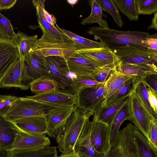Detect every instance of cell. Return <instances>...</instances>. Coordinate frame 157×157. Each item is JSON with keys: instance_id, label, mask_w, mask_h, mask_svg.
Wrapping results in <instances>:
<instances>
[{"instance_id": "obj_35", "label": "cell", "mask_w": 157, "mask_h": 157, "mask_svg": "<svg viewBox=\"0 0 157 157\" xmlns=\"http://www.w3.org/2000/svg\"><path fill=\"white\" fill-rule=\"evenodd\" d=\"M134 92L142 104L153 117L157 119L156 114L150 106L146 86L140 81L137 84Z\"/></svg>"}, {"instance_id": "obj_23", "label": "cell", "mask_w": 157, "mask_h": 157, "mask_svg": "<svg viewBox=\"0 0 157 157\" xmlns=\"http://www.w3.org/2000/svg\"><path fill=\"white\" fill-rule=\"evenodd\" d=\"M45 0H33L32 1L35 7L39 27L41 30H43L49 36L55 38L62 39L64 35L59 31L55 26L50 24L45 19L44 13L45 9Z\"/></svg>"}, {"instance_id": "obj_32", "label": "cell", "mask_w": 157, "mask_h": 157, "mask_svg": "<svg viewBox=\"0 0 157 157\" xmlns=\"http://www.w3.org/2000/svg\"><path fill=\"white\" fill-rule=\"evenodd\" d=\"M133 134L140 157H157V150L152 147L147 138L135 126Z\"/></svg>"}, {"instance_id": "obj_14", "label": "cell", "mask_w": 157, "mask_h": 157, "mask_svg": "<svg viewBox=\"0 0 157 157\" xmlns=\"http://www.w3.org/2000/svg\"><path fill=\"white\" fill-rule=\"evenodd\" d=\"M88 118L75 145L74 150L78 157H104L103 154L98 152L94 148L90 138L92 121Z\"/></svg>"}, {"instance_id": "obj_36", "label": "cell", "mask_w": 157, "mask_h": 157, "mask_svg": "<svg viewBox=\"0 0 157 157\" xmlns=\"http://www.w3.org/2000/svg\"><path fill=\"white\" fill-rule=\"evenodd\" d=\"M100 5L102 10L110 14L117 25L121 27L124 23L119 10L113 0H97Z\"/></svg>"}, {"instance_id": "obj_43", "label": "cell", "mask_w": 157, "mask_h": 157, "mask_svg": "<svg viewBox=\"0 0 157 157\" xmlns=\"http://www.w3.org/2000/svg\"><path fill=\"white\" fill-rule=\"evenodd\" d=\"M140 80L148 88L157 93V74H151L140 77Z\"/></svg>"}, {"instance_id": "obj_39", "label": "cell", "mask_w": 157, "mask_h": 157, "mask_svg": "<svg viewBox=\"0 0 157 157\" xmlns=\"http://www.w3.org/2000/svg\"><path fill=\"white\" fill-rule=\"evenodd\" d=\"M16 36L10 21L0 13V37L14 40Z\"/></svg>"}, {"instance_id": "obj_50", "label": "cell", "mask_w": 157, "mask_h": 157, "mask_svg": "<svg viewBox=\"0 0 157 157\" xmlns=\"http://www.w3.org/2000/svg\"><path fill=\"white\" fill-rule=\"evenodd\" d=\"M78 1V0H67V2L72 6L75 5Z\"/></svg>"}, {"instance_id": "obj_33", "label": "cell", "mask_w": 157, "mask_h": 157, "mask_svg": "<svg viewBox=\"0 0 157 157\" xmlns=\"http://www.w3.org/2000/svg\"><path fill=\"white\" fill-rule=\"evenodd\" d=\"M57 86L52 78L43 77L32 81L30 84V88L33 93L38 94L56 90Z\"/></svg>"}, {"instance_id": "obj_21", "label": "cell", "mask_w": 157, "mask_h": 157, "mask_svg": "<svg viewBox=\"0 0 157 157\" xmlns=\"http://www.w3.org/2000/svg\"><path fill=\"white\" fill-rule=\"evenodd\" d=\"M130 96L123 98L108 106H103L94 114L92 121L102 123L109 126L121 108L129 100Z\"/></svg>"}, {"instance_id": "obj_12", "label": "cell", "mask_w": 157, "mask_h": 157, "mask_svg": "<svg viewBox=\"0 0 157 157\" xmlns=\"http://www.w3.org/2000/svg\"><path fill=\"white\" fill-rule=\"evenodd\" d=\"M19 59L14 40L0 37V88L2 79Z\"/></svg>"}, {"instance_id": "obj_18", "label": "cell", "mask_w": 157, "mask_h": 157, "mask_svg": "<svg viewBox=\"0 0 157 157\" xmlns=\"http://www.w3.org/2000/svg\"><path fill=\"white\" fill-rule=\"evenodd\" d=\"M10 121L17 129L24 132L40 135L47 132V123L45 116L26 117Z\"/></svg>"}, {"instance_id": "obj_40", "label": "cell", "mask_w": 157, "mask_h": 157, "mask_svg": "<svg viewBox=\"0 0 157 157\" xmlns=\"http://www.w3.org/2000/svg\"><path fill=\"white\" fill-rule=\"evenodd\" d=\"M17 98L10 95L0 94V116L4 117Z\"/></svg>"}, {"instance_id": "obj_9", "label": "cell", "mask_w": 157, "mask_h": 157, "mask_svg": "<svg viewBox=\"0 0 157 157\" xmlns=\"http://www.w3.org/2000/svg\"><path fill=\"white\" fill-rule=\"evenodd\" d=\"M45 58L33 52L28 58L24 59L22 73L23 90L30 88V83L39 78L46 77L52 79L46 64Z\"/></svg>"}, {"instance_id": "obj_29", "label": "cell", "mask_w": 157, "mask_h": 157, "mask_svg": "<svg viewBox=\"0 0 157 157\" xmlns=\"http://www.w3.org/2000/svg\"><path fill=\"white\" fill-rule=\"evenodd\" d=\"M116 67V69L122 73L139 77L151 74H157V70L151 68L124 63L119 60Z\"/></svg>"}, {"instance_id": "obj_11", "label": "cell", "mask_w": 157, "mask_h": 157, "mask_svg": "<svg viewBox=\"0 0 157 157\" xmlns=\"http://www.w3.org/2000/svg\"><path fill=\"white\" fill-rule=\"evenodd\" d=\"M75 52L99 68L115 66L119 59L112 50L105 46L76 50Z\"/></svg>"}, {"instance_id": "obj_34", "label": "cell", "mask_w": 157, "mask_h": 157, "mask_svg": "<svg viewBox=\"0 0 157 157\" xmlns=\"http://www.w3.org/2000/svg\"><path fill=\"white\" fill-rule=\"evenodd\" d=\"M115 5L122 13L130 21H138L139 14L136 0H113Z\"/></svg>"}, {"instance_id": "obj_24", "label": "cell", "mask_w": 157, "mask_h": 157, "mask_svg": "<svg viewBox=\"0 0 157 157\" xmlns=\"http://www.w3.org/2000/svg\"><path fill=\"white\" fill-rule=\"evenodd\" d=\"M14 40L20 58L24 59L29 57L33 53L34 47L38 41V36H29L25 33L18 32L16 33Z\"/></svg>"}, {"instance_id": "obj_44", "label": "cell", "mask_w": 157, "mask_h": 157, "mask_svg": "<svg viewBox=\"0 0 157 157\" xmlns=\"http://www.w3.org/2000/svg\"><path fill=\"white\" fill-rule=\"evenodd\" d=\"M147 49L151 52L157 54V34H150L145 40Z\"/></svg>"}, {"instance_id": "obj_17", "label": "cell", "mask_w": 157, "mask_h": 157, "mask_svg": "<svg viewBox=\"0 0 157 157\" xmlns=\"http://www.w3.org/2000/svg\"><path fill=\"white\" fill-rule=\"evenodd\" d=\"M66 60L70 72L74 74L75 76L88 77L92 78L101 68L75 52Z\"/></svg>"}, {"instance_id": "obj_2", "label": "cell", "mask_w": 157, "mask_h": 157, "mask_svg": "<svg viewBox=\"0 0 157 157\" xmlns=\"http://www.w3.org/2000/svg\"><path fill=\"white\" fill-rule=\"evenodd\" d=\"M91 116L75 106L55 137L60 152L67 154L74 151L75 143L85 122Z\"/></svg>"}, {"instance_id": "obj_6", "label": "cell", "mask_w": 157, "mask_h": 157, "mask_svg": "<svg viewBox=\"0 0 157 157\" xmlns=\"http://www.w3.org/2000/svg\"><path fill=\"white\" fill-rule=\"evenodd\" d=\"M113 51L122 62L157 70V54L151 52L147 48L130 45L119 48Z\"/></svg>"}, {"instance_id": "obj_25", "label": "cell", "mask_w": 157, "mask_h": 157, "mask_svg": "<svg viewBox=\"0 0 157 157\" xmlns=\"http://www.w3.org/2000/svg\"><path fill=\"white\" fill-rule=\"evenodd\" d=\"M140 81V77L135 76L118 88L107 97L103 106H108L113 103L134 93L137 84Z\"/></svg>"}, {"instance_id": "obj_8", "label": "cell", "mask_w": 157, "mask_h": 157, "mask_svg": "<svg viewBox=\"0 0 157 157\" xmlns=\"http://www.w3.org/2000/svg\"><path fill=\"white\" fill-rule=\"evenodd\" d=\"M45 61L51 78L57 84L56 90L75 94L66 59L60 56H50L46 57Z\"/></svg>"}, {"instance_id": "obj_47", "label": "cell", "mask_w": 157, "mask_h": 157, "mask_svg": "<svg viewBox=\"0 0 157 157\" xmlns=\"http://www.w3.org/2000/svg\"><path fill=\"white\" fill-rule=\"evenodd\" d=\"M44 13L47 21L51 25L55 26V25L56 24V19L54 16L49 13L45 9L44 10Z\"/></svg>"}, {"instance_id": "obj_31", "label": "cell", "mask_w": 157, "mask_h": 157, "mask_svg": "<svg viewBox=\"0 0 157 157\" xmlns=\"http://www.w3.org/2000/svg\"><path fill=\"white\" fill-rule=\"evenodd\" d=\"M88 2L91 8V12L88 17L82 20L81 24L85 25L90 23H97L100 27L109 28L107 21L102 17V10L97 0H89Z\"/></svg>"}, {"instance_id": "obj_5", "label": "cell", "mask_w": 157, "mask_h": 157, "mask_svg": "<svg viewBox=\"0 0 157 157\" xmlns=\"http://www.w3.org/2000/svg\"><path fill=\"white\" fill-rule=\"evenodd\" d=\"M75 106L93 115L103 106L107 97L105 82L98 86L85 87L76 93Z\"/></svg>"}, {"instance_id": "obj_16", "label": "cell", "mask_w": 157, "mask_h": 157, "mask_svg": "<svg viewBox=\"0 0 157 157\" xmlns=\"http://www.w3.org/2000/svg\"><path fill=\"white\" fill-rule=\"evenodd\" d=\"M17 129V134L12 150L40 149L49 146L50 144V139L45 134L29 133Z\"/></svg>"}, {"instance_id": "obj_48", "label": "cell", "mask_w": 157, "mask_h": 157, "mask_svg": "<svg viewBox=\"0 0 157 157\" xmlns=\"http://www.w3.org/2000/svg\"><path fill=\"white\" fill-rule=\"evenodd\" d=\"M157 12L154 13V17L152 18L151 23L150 25L147 27L148 30L154 29L155 30L157 29Z\"/></svg>"}, {"instance_id": "obj_13", "label": "cell", "mask_w": 157, "mask_h": 157, "mask_svg": "<svg viewBox=\"0 0 157 157\" xmlns=\"http://www.w3.org/2000/svg\"><path fill=\"white\" fill-rule=\"evenodd\" d=\"M109 128L105 124L92 121L91 128L90 140L94 149L104 155L110 146Z\"/></svg>"}, {"instance_id": "obj_7", "label": "cell", "mask_w": 157, "mask_h": 157, "mask_svg": "<svg viewBox=\"0 0 157 157\" xmlns=\"http://www.w3.org/2000/svg\"><path fill=\"white\" fill-rule=\"evenodd\" d=\"M135 127L129 123L119 131L116 140L104 157H140L133 134Z\"/></svg>"}, {"instance_id": "obj_51", "label": "cell", "mask_w": 157, "mask_h": 157, "mask_svg": "<svg viewBox=\"0 0 157 157\" xmlns=\"http://www.w3.org/2000/svg\"></svg>"}, {"instance_id": "obj_37", "label": "cell", "mask_w": 157, "mask_h": 157, "mask_svg": "<svg viewBox=\"0 0 157 157\" xmlns=\"http://www.w3.org/2000/svg\"><path fill=\"white\" fill-rule=\"evenodd\" d=\"M138 14L151 15L157 11V0H136Z\"/></svg>"}, {"instance_id": "obj_3", "label": "cell", "mask_w": 157, "mask_h": 157, "mask_svg": "<svg viewBox=\"0 0 157 157\" xmlns=\"http://www.w3.org/2000/svg\"><path fill=\"white\" fill-rule=\"evenodd\" d=\"M63 107L37 101L26 97H18L4 117L12 121L26 117L46 116L52 111Z\"/></svg>"}, {"instance_id": "obj_19", "label": "cell", "mask_w": 157, "mask_h": 157, "mask_svg": "<svg viewBox=\"0 0 157 157\" xmlns=\"http://www.w3.org/2000/svg\"><path fill=\"white\" fill-rule=\"evenodd\" d=\"M26 97L37 101L62 106H74L76 104L75 94L63 92L57 90Z\"/></svg>"}, {"instance_id": "obj_38", "label": "cell", "mask_w": 157, "mask_h": 157, "mask_svg": "<svg viewBox=\"0 0 157 157\" xmlns=\"http://www.w3.org/2000/svg\"><path fill=\"white\" fill-rule=\"evenodd\" d=\"M72 83L75 94L79 90L83 87L98 86L103 83L98 82L90 77L75 76L72 77Z\"/></svg>"}, {"instance_id": "obj_20", "label": "cell", "mask_w": 157, "mask_h": 157, "mask_svg": "<svg viewBox=\"0 0 157 157\" xmlns=\"http://www.w3.org/2000/svg\"><path fill=\"white\" fill-rule=\"evenodd\" d=\"M75 106H63L54 110L45 116L49 136L55 138L59 130L73 111Z\"/></svg>"}, {"instance_id": "obj_28", "label": "cell", "mask_w": 157, "mask_h": 157, "mask_svg": "<svg viewBox=\"0 0 157 157\" xmlns=\"http://www.w3.org/2000/svg\"><path fill=\"white\" fill-rule=\"evenodd\" d=\"M56 25V27L59 31L73 41L76 47L77 50L105 46L100 42H96L83 37L66 29L60 28L57 25Z\"/></svg>"}, {"instance_id": "obj_45", "label": "cell", "mask_w": 157, "mask_h": 157, "mask_svg": "<svg viewBox=\"0 0 157 157\" xmlns=\"http://www.w3.org/2000/svg\"><path fill=\"white\" fill-rule=\"evenodd\" d=\"M147 92L150 106L157 114V93L149 88H147Z\"/></svg>"}, {"instance_id": "obj_46", "label": "cell", "mask_w": 157, "mask_h": 157, "mask_svg": "<svg viewBox=\"0 0 157 157\" xmlns=\"http://www.w3.org/2000/svg\"><path fill=\"white\" fill-rule=\"evenodd\" d=\"M17 1V0H0V11L12 8Z\"/></svg>"}, {"instance_id": "obj_27", "label": "cell", "mask_w": 157, "mask_h": 157, "mask_svg": "<svg viewBox=\"0 0 157 157\" xmlns=\"http://www.w3.org/2000/svg\"><path fill=\"white\" fill-rule=\"evenodd\" d=\"M57 153L56 147L48 146L36 149L13 150L10 157H56Z\"/></svg>"}, {"instance_id": "obj_26", "label": "cell", "mask_w": 157, "mask_h": 157, "mask_svg": "<svg viewBox=\"0 0 157 157\" xmlns=\"http://www.w3.org/2000/svg\"><path fill=\"white\" fill-rule=\"evenodd\" d=\"M131 120L129 99L121 108L109 126L111 145L116 140L120 127L123 122L126 120L131 121Z\"/></svg>"}, {"instance_id": "obj_30", "label": "cell", "mask_w": 157, "mask_h": 157, "mask_svg": "<svg viewBox=\"0 0 157 157\" xmlns=\"http://www.w3.org/2000/svg\"><path fill=\"white\" fill-rule=\"evenodd\" d=\"M134 76L121 73L116 69L115 66L109 77L105 82L107 94L106 98Z\"/></svg>"}, {"instance_id": "obj_42", "label": "cell", "mask_w": 157, "mask_h": 157, "mask_svg": "<svg viewBox=\"0 0 157 157\" xmlns=\"http://www.w3.org/2000/svg\"><path fill=\"white\" fill-rule=\"evenodd\" d=\"M115 66H106L101 68L92 77V78L99 82H105L109 77Z\"/></svg>"}, {"instance_id": "obj_49", "label": "cell", "mask_w": 157, "mask_h": 157, "mask_svg": "<svg viewBox=\"0 0 157 157\" xmlns=\"http://www.w3.org/2000/svg\"><path fill=\"white\" fill-rule=\"evenodd\" d=\"M56 157H78V156L77 154L74 150L73 151L69 153H62L60 155H57Z\"/></svg>"}, {"instance_id": "obj_41", "label": "cell", "mask_w": 157, "mask_h": 157, "mask_svg": "<svg viewBox=\"0 0 157 157\" xmlns=\"http://www.w3.org/2000/svg\"><path fill=\"white\" fill-rule=\"evenodd\" d=\"M152 148L157 150V119L153 118L150 120L147 140Z\"/></svg>"}, {"instance_id": "obj_22", "label": "cell", "mask_w": 157, "mask_h": 157, "mask_svg": "<svg viewBox=\"0 0 157 157\" xmlns=\"http://www.w3.org/2000/svg\"><path fill=\"white\" fill-rule=\"evenodd\" d=\"M24 64V59L19 58L2 79L0 88L14 87L23 90L22 73Z\"/></svg>"}, {"instance_id": "obj_4", "label": "cell", "mask_w": 157, "mask_h": 157, "mask_svg": "<svg viewBox=\"0 0 157 157\" xmlns=\"http://www.w3.org/2000/svg\"><path fill=\"white\" fill-rule=\"evenodd\" d=\"M41 30L43 34L36 43L33 52L45 57L58 56L66 59L77 50L74 43L65 35L62 39H58Z\"/></svg>"}, {"instance_id": "obj_15", "label": "cell", "mask_w": 157, "mask_h": 157, "mask_svg": "<svg viewBox=\"0 0 157 157\" xmlns=\"http://www.w3.org/2000/svg\"><path fill=\"white\" fill-rule=\"evenodd\" d=\"M17 132L10 121L0 116V157H10Z\"/></svg>"}, {"instance_id": "obj_1", "label": "cell", "mask_w": 157, "mask_h": 157, "mask_svg": "<svg viewBox=\"0 0 157 157\" xmlns=\"http://www.w3.org/2000/svg\"><path fill=\"white\" fill-rule=\"evenodd\" d=\"M87 33L94 39L112 51L130 45L142 46L147 48L145 40L149 33L139 31H121L109 28L92 27Z\"/></svg>"}, {"instance_id": "obj_10", "label": "cell", "mask_w": 157, "mask_h": 157, "mask_svg": "<svg viewBox=\"0 0 157 157\" xmlns=\"http://www.w3.org/2000/svg\"><path fill=\"white\" fill-rule=\"evenodd\" d=\"M129 103L131 121L148 140L150 120L154 117L142 104L134 92L129 97Z\"/></svg>"}]
</instances>
